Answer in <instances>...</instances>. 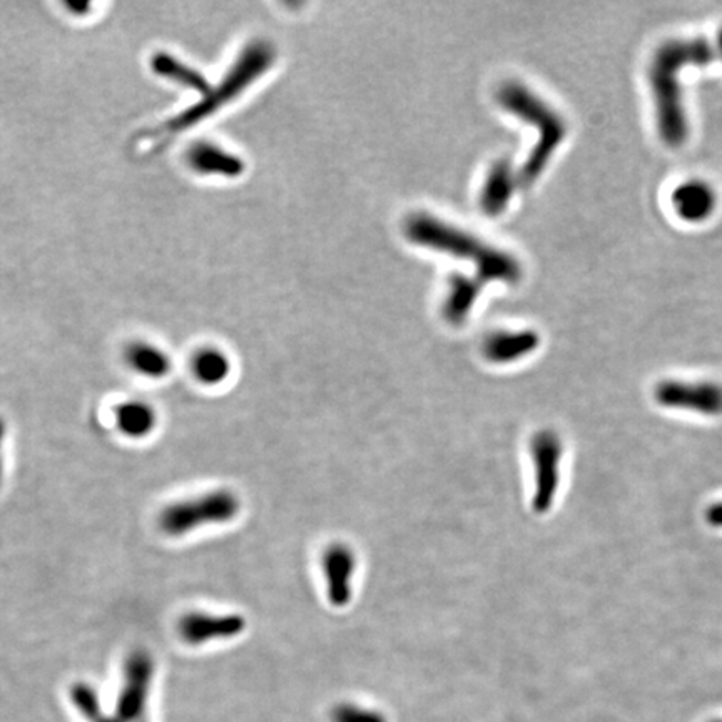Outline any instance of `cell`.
<instances>
[{"label":"cell","mask_w":722,"mask_h":722,"mask_svg":"<svg viewBox=\"0 0 722 722\" xmlns=\"http://www.w3.org/2000/svg\"><path fill=\"white\" fill-rule=\"evenodd\" d=\"M714 59L715 49L704 38L672 39L659 45L652 55L649 84L654 97L659 136L668 146H682L689 136L679 74L689 65L702 68Z\"/></svg>","instance_id":"6da1fadb"},{"label":"cell","mask_w":722,"mask_h":722,"mask_svg":"<svg viewBox=\"0 0 722 722\" xmlns=\"http://www.w3.org/2000/svg\"><path fill=\"white\" fill-rule=\"evenodd\" d=\"M275 58H277V52H275L274 45L262 41L252 42L239 54L235 64L229 68L216 87L212 85L208 93L188 110L141 134L137 144H141L146 151L147 147L149 149L159 147L173 137L179 136L180 133H185L186 130H192L196 124L203 123L206 117L213 116L223 106L235 101L256 79L261 78L271 68Z\"/></svg>","instance_id":"7a4b0ae2"},{"label":"cell","mask_w":722,"mask_h":722,"mask_svg":"<svg viewBox=\"0 0 722 722\" xmlns=\"http://www.w3.org/2000/svg\"><path fill=\"white\" fill-rule=\"evenodd\" d=\"M405 233L415 245L474 262L477 280L482 283L502 281L515 285L520 281L522 266L515 256L435 216H412L406 221Z\"/></svg>","instance_id":"3957f363"},{"label":"cell","mask_w":722,"mask_h":722,"mask_svg":"<svg viewBox=\"0 0 722 722\" xmlns=\"http://www.w3.org/2000/svg\"><path fill=\"white\" fill-rule=\"evenodd\" d=\"M497 100L505 111L538 130L537 144L518 173V185H534L549 166L559 144L566 140L567 123L553 106L520 82H507L502 85Z\"/></svg>","instance_id":"277c9868"},{"label":"cell","mask_w":722,"mask_h":722,"mask_svg":"<svg viewBox=\"0 0 722 722\" xmlns=\"http://www.w3.org/2000/svg\"><path fill=\"white\" fill-rule=\"evenodd\" d=\"M241 498L229 488H216L198 497L174 502L159 515V527L169 537H183L209 525L231 524L241 514Z\"/></svg>","instance_id":"5b68a950"},{"label":"cell","mask_w":722,"mask_h":722,"mask_svg":"<svg viewBox=\"0 0 722 722\" xmlns=\"http://www.w3.org/2000/svg\"><path fill=\"white\" fill-rule=\"evenodd\" d=\"M534 491L530 507L537 515L547 514L556 504L560 487V465L564 461V442L559 433L550 429L538 430L528 442Z\"/></svg>","instance_id":"8992f818"},{"label":"cell","mask_w":722,"mask_h":722,"mask_svg":"<svg viewBox=\"0 0 722 722\" xmlns=\"http://www.w3.org/2000/svg\"><path fill=\"white\" fill-rule=\"evenodd\" d=\"M654 399L658 405L669 410H682L702 416L722 415V385L715 382L664 380L656 386Z\"/></svg>","instance_id":"52a82bcc"},{"label":"cell","mask_w":722,"mask_h":722,"mask_svg":"<svg viewBox=\"0 0 722 722\" xmlns=\"http://www.w3.org/2000/svg\"><path fill=\"white\" fill-rule=\"evenodd\" d=\"M323 569L324 592L328 602L334 609L350 606L354 596V579H357L358 557L353 547L344 542H333L321 556Z\"/></svg>","instance_id":"ba28073f"},{"label":"cell","mask_w":722,"mask_h":722,"mask_svg":"<svg viewBox=\"0 0 722 722\" xmlns=\"http://www.w3.org/2000/svg\"><path fill=\"white\" fill-rule=\"evenodd\" d=\"M177 629L186 644L205 646L213 641H229L245 635L248 619L238 612L212 613L193 610L180 617Z\"/></svg>","instance_id":"9c48e42d"},{"label":"cell","mask_w":722,"mask_h":722,"mask_svg":"<svg viewBox=\"0 0 722 722\" xmlns=\"http://www.w3.org/2000/svg\"><path fill=\"white\" fill-rule=\"evenodd\" d=\"M153 674V658L147 652L134 651L127 659L124 688L120 698V712L123 718H137L143 712Z\"/></svg>","instance_id":"30bf717a"},{"label":"cell","mask_w":722,"mask_h":722,"mask_svg":"<svg viewBox=\"0 0 722 722\" xmlns=\"http://www.w3.org/2000/svg\"><path fill=\"white\" fill-rule=\"evenodd\" d=\"M538 347L540 334L537 331H497L485 340L484 354L495 365H510L537 351Z\"/></svg>","instance_id":"8fae6325"},{"label":"cell","mask_w":722,"mask_h":722,"mask_svg":"<svg viewBox=\"0 0 722 722\" xmlns=\"http://www.w3.org/2000/svg\"><path fill=\"white\" fill-rule=\"evenodd\" d=\"M718 196L711 185L701 179L685 180L672 193V206L679 218L688 223H702L711 218Z\"/></svg>","instance_id":"7c38bea8"},{"label":"cell","mask_w":722,"mask_h":722,"mask_svg":"<svg viewBox=\"0 0 722 722\" xmlns=\"http://www.w3.org/2000/svg\"><path fill=\"white\" fill-rule=\"evenodd\" d=\"M517 186L518 173H515L510 161H497L488 171L487 179H485L484 192L481 196L482 212L491 218L501 216L510 205Z\"/></svg>","instance_id":"4fadbf2b"},{"label":"cell","mask_w":722,"mask_h":722,"mask_svg":"<svg viewBox=\"0 0 722 722\" xmlns=\"http://www.w3.org/2000/svg\"><path fill=\"white\" fill-rule=\"evenodd\" d=\"M188 163L196 173L206 176L239 177L246 169L241 157L212 143H196L189 149Z\"/></svg>","instance_id":"5bb4252c"},{"label":"cell","mask_w":722,"mask_h":722,"mask_svg":"<svg viewBox=\"0 0 722 722\" xmlns=\"http://www.w3.org/2000/svg\"><path fill=\"white\" fill-rule=\"evenodd\" d=\"M482 287L484 283L477 278H468L464 275H454L450 278L448 297L443 303V317L450 324L461 327L465 323L474 310Z\"/></svg>","instance_id":"9a60e30c"},{"label":"cell","mask_w":722,"mask_h":722,"mask_svg":"<svg viewBox=\"0 0 722 722\" xmlns=\"http://www.w3.org/2000/svg\"><path fill=\"white\" fill-rule=\"evenodd\" d=\"M126 361L134 372L146 377V379H164L173 369L169 354L147 341L131 343L126 350Z\"/></svg>","instance_id":"2e32d148"},{"label":"cell","mask_w":722,"mask_h":722,"mask_svg":"<svg viewBox=\"0 0 722 722\" xmlns=\"http://www.w3.org/2000/svg\"><path fill=\"white\" fill-rule=\"evenodd\" d=\"M151 65H153V71L159 78L167 79V81L183 85V87L192 89V91H196L202 96H205L209 89H212V84H209L208 79L202 72L196 71L195 68L186 64V62L179 61L174 55L167 54V52H157L153 61H151Z\"/></svg>","instance_id":"e0dca14e"},{"label":"cell","mask_w":722,"mask_h":722,"mask_svg":"<svg viewBox=\"0 0 722 722\" xmlns=\"http://www.w3.org/2000/svg\"><path fill=\"white\" fill-rule=\"evenodd\" d=\"M114 419L120 432L130 439H144L151 435L157 425L156 410L141 400H133L117 406Z\"/></svg>","instance_id":"ac0fdd59"},{"label":"cell","mask_w":722,"mask_h":722,"mask_svg":"<svg viewBox=\"0 0 722 722\" xmlns=\"http://www.w3.org/2000/svg\"><path fill=\"white\" fill-rule=\"evenodd\" d=\"M193 375L206 386H218L231 375V360L218 348H203L193 358Z\"/></svg>","instance_id":"d6986e66"},{"label":"cell","mask_w":722,"mask_h":722,"mask_svg":"<svg viewBox=\"0 0 722 722\" xmlns=\"http://www.w3.org/2000/svg\"><path fill=\"white\" fill-rule=\"evenodd\" d=\"M334 722H385L380 712L357 704L338 705L333 714Z\"/></svg>","instance_id":"ffe728a7"},{"label":"cell","mask_w":722,"mask_h":722,"mask_svg":"<svg viewBox=\"0 0 722 722\" xmlns=\"http://www.w3.org/2000/svg\"><path fill=\"white\" fill-rule=\"evenodd\" d=\"M704 520L712 528H722V501L708 505L704 510Z\"/></svg>","instance_id":"44dd1931"},{"label":"cell","mask_w":722,"mask_h":722,"mask_svg":"<svg viewBox=\"0 0 722 722\" xmlns=\"http://www.w3.org/2000/svg\"><path fill=\"white\" fill-rule=\"evenodd\" d=\"M65 8L75 16H85L89 12V9L93 8L91 2H65Z\"/></svg>","instance_id":"7402d4cb"},{"label":"cell","mask_w":722,"mask_h":722,"mask_svg":"<svg viewBox=\"0 0 722 722\" xmlns=\"http://www.w3.org/2000/svg\"><path fill=\"white\" fill-rule=\"evenodd\" d=\"M715 41H718L715 42V49H718V54L721 55L722 59V28L719 29L718 39H715Z\"/></svg>","instance_id":"603a6c76"},{"label":"cell","mask_w":722,"mask_h":722,"mask_svg":"<svg viewBox=\"0 0 722 722\" xmlns=\"http://www.w3.org/2000/svg\"><path fill=\"white\" fill-rule=\"evenodd\" d=\"M4 436H6V422L4 419H0V446H2V442H4Z\"/></svg>","instance_id":"cb8c5ba5"},{"label":"cell","mask_w":722,"mask_h":722,"mask_svg":"<svg viewBox=\"0 0 722 722\" xmlns=\"http://www.w3.org/2000/svg\"><path fill=\"white\" fill-rule=\"evenodd\" d=\"M2 478H4V457L0 454V485H2Z\"/></svg>","instance_id":"d4e9b609"},{"label":"cell","mask_w":722,"mask_h":722,"mask_svg":"<svg viewBox=\"0 0 722 722\" xmlns=\"http://www.w3.org/2000/svg\"><path fill=\"white\" fill-rule=\"evenodd\" d=\"M709 722H722V719H712V721Z\"/></svg>","instance_id":"484cf974"}]
</instances>
